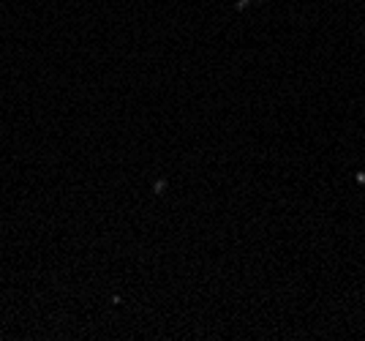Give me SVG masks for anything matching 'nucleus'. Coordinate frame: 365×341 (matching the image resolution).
<instances>
[{"label": "nucleus", "mask_w": 365, "mask_h": 341, "mask_svg": "<svg viewBox=\"0 0 365 341\" xmlns=\"http://www.w3.org/2000/svg\"><path fill=\"white\" fill-rule=\"evenodd\" d=\"M248 3H251V0H240V9H245V6H248Z\"/></svg>", "instance_id": "1"}]
</instances>
